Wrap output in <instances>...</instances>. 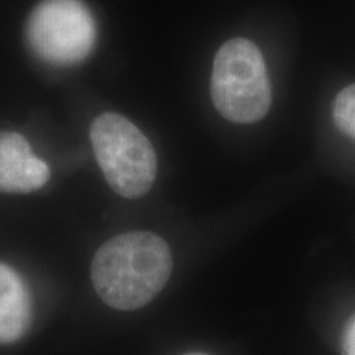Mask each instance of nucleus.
I'll return each mask as SVG.
<instances>
[{"instance_id": "5", "label": "nucleus", "mask_w": 355, "mask_h": 355, "mask_svg": "<svg viewBox=\"0 0 355 355\" xmlns=\"http://www.w3.org/2000/svg\"><path fill=\"white\" fill-rule=\"evenodd\" d=\"M50 168L15 132H0V193H32L46 184Z\"/></svg>"}, {"instance_id": "9", "label": "nucleus", "mask_w": 355, "mask_h": 355, "mask_svg": "<svg viewBox=\"0 0 355 355\" xmlns=\"http://www.w3.org/2000/svg\"><path fill=\"white\" fill-rule=\"evenodd\" d=\"M188 355H206V354H188Z\"/></svg>"}, {"instance_id": "2", "label": "nucleus", "mask_w": 355, "mask_h": 355, "mask_svg": "<svg viewBox=\"0 0 355 355\" xmlns=\"http://www.w3.org/2000/svg\"><path fill=\"white\" fill-rule=\"evenodd\" d=\"M211 96L230 122L254 123L265 117L272 105V86L257 44L245 38L222 44L212 66Z\"/></svg>"}, {"instance_id": "1", "label": "nucleus", "mask_w": 355, "mask_h": 355, "mask_svg": "<svg viewBox=\"0 0 355 355\" xmlns=\"http://www.w3.org/2000/svg\"><path fill=\"white\" fill-rule=\"evenodd\" d=\"M168 243L152 232H127L105 242L91 266L92 285L110 308L133 311L148 304L170 279Z\"/></svg>"}, {"instance_id": "6", "label": "nucleus", "mask_w": 355, "mask_h": 355, "mask_svg": "<svg viewBox=\"0 0 355 355\" xmlns=\"http://www.w3.org/2000/svg\"><path fill=\"white\" fill-rule=\"evenodd\" d=\"M32 321V303L25 283L10 266L0 263V344L19 340Z\"/></svg>"}, {"instance_id": "7", "label": "nucleus", "mask_w": 355, "mask_h": 355, "mask_svg": "<svg viewBox=\"0 0 355 355\" xmlns=\"http://www.w3.org/2000/svg\"><path fill=\"white\" fill-rule=\"evenodd\" d=\"M334 121L345 135L355 140V84L345 87L336 97Z\"/></svg>"}, {"instance_id": "8", "label": "nucleus", "mask_w": 355, "mask_h": 355, "mask_svg": "<svg viewBox=\"0 0 355 355\" xmlns=\"http://www.w3.org/2000/svg\"><path fill=\"white\" fill-rule=\"evenodd\" d=\"M344 354L345 355H355V318L352 319V321H350L347 329H345Z\"/></svg>"}, {"instance_id": "4", "label": "nucleus", "mask_w": 355, "mask_h": 355, "mask_svg": "<svg viewBox=\"0 0 355 355\" xmlns=\"http://www.w3.org/2000/svg\"><path fill=\"white\" fill-rule=\"evenodd\" d=\"M26 40L46 63L78 64L94 48V17L83 0H43L26 21Z\"/></svg>"}, {"instance_id": "3", "label": "nucleus", "mask_w": 355, "mask_h": 355, "mask_svg": "<svg viewBox=\"0 0 355 355\" xmlns=\"http://www.w3.org/2000/svg\"><path fill=\"white\" fill-rule=\"evenodd\" d=\"M91 144L104 178L122 198H141L157 178V153L140 128L107 112L92 122Z\"/></svg>"}]
</instances>
